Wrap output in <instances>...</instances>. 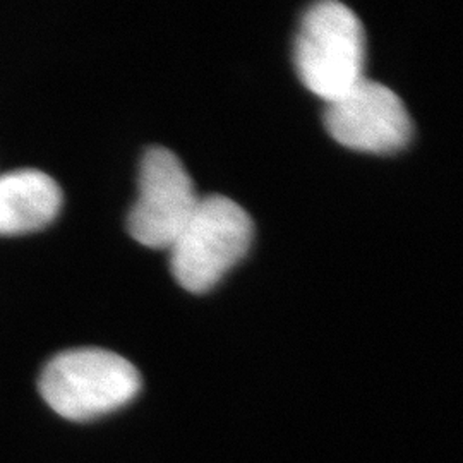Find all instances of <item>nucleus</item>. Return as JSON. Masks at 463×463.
Wrapping results in <instances>:
<instances>
[{
	"label": "nucleus",
	"instance_id": "f257e3e1",
	"mask_svg": "<svg viewBox=\"0 0 463 463\" xmlns=\"http://www.w3.org/2000/svg\"><path fill=\"white\" fill-rule=\"evenodd\" d=\"M294 61L302 84L330 103L364 80L365 33L357 14L336 0L311 5L300 21Z\"/></svg>",
	"mask_w": 463,
	"mask_h": 463
},
{
	"label": "nucleus",
	"instance_id": "423d86ee",
	"mask_svg": "<svg viewBox=\"0 0 463 463\" xmlns=\"http://www.w3.org/2000/svg\"><path fill=\"white\" fill-rule=\"evenodd\" d=\"M62 191L49 174L17 168L0 174V235H19L47 227L59 215Z\"/></svg>",
	"mask_w": 463,
	"mask_h": 463
},
{
	"label": "nucleus",
	"instance_id": "39448f33",
	"mask_svg": "<svg viewBox=\"0 0 463 463\" xmlns=\"http://www.w3.org/2000/svg\"><path fill=\"white\" fill-rule=\"evenodd\" d=\"M325 126L342 146L374 155L400 151L412 137L405 103L393 90L367 78L326 103Z\"/></svg>",
	"mask_w": 463,
	"mask_h": 463
},
{
	"label": "nucleus",
	"instance_id": "20e7f679",
	"mask_svg": "<svg viewBox=\"0 0 463 463\" xmlns=\"http://www.w3.org/2000/svg\"><path fill=\"white\" fill-rule=\"evenodd\" d=\"M199 199L179 156L170 149L149 148L139 166V196L128 218L129 233L146 248L170 249Z\"/></svg>",
	"mask_w": 463,
	"mask_h": 463
},
{
	"label": "nucleus",
	"instance_id": "7ed1b4c3",
	"mask_svg": "<svg viewBox=\"0 0 463 463\" xmlns=\"http://www.w3.org/2000/svg\"><path fill=\"white\" fill-rule=\"evenodd\" d=\"M254 225L248 212L225 196L199 199L194 213L170 246L174 279L204 294L248 254Z\"/></svg>",
	"mask_w": 463,
	"mask_h": 463
},
{
	"label": "nucleus",
	"instance_id": "f03ea898",
	"mask_svg": "<svg viewBox=\"0 0 463 463\" xmlns=\"http://www.w3.org/2000/svg\"><path fill=\"white\" fill-rule=\"evenodd\" d=\"M141 376L128 359L105 348H72L55 355L40 378L50 407L71 420H91L128 405Z\"/></svg>",
	"mask_w": 463,
	"mask_h": 463
}]
</instances>
